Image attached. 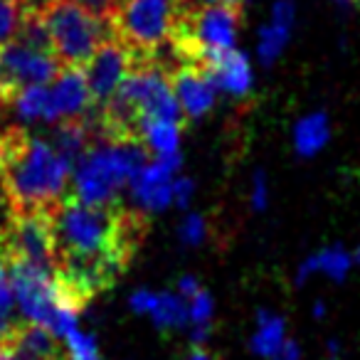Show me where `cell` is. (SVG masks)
Returning <instances> with one entry per match:
<instances>
[{"instance_id":"6da1fadb","label":"cell","mask_w":360,"mask_h":360,"mask_svg":"<svg viewBox=\"0 0 360 360\" xmlns=\"http://www.w3.org/2000/svg\"><path fill=\"white\" fill-rule=\"evenodd\" d=\"M0 153L6 158L11 212H50L67 198L72 165L62 158L52 141L8 131L0 136Z\"/></svg>"},{"instance_id":"7a4b0ae2","label":"cell","mask_w":360,"mask_h":360,"mask_svg":"<svg viewBox=\"0 0 360 360\" xmlns=\"http://www.w3.org/2000/svg\"><path fill=\"white\" fill-rule=\"evenodd\" d=\"M146 160L148 150L136 136L111 134L109 139H94L72 168V198L84 205L116 207Z\"/></svg>"},{"instance_id":"3957f363","label":"cell","mask_w":360,"mask_h":360,"mask_svg":"<svg viewBox=\"0 0 360 360\" xmlns=\"http://www.w3.org/2000/svg\"><path fill=\"white\" fill-rule=\"evenodd\" d=\"M11 284L18 316L25 323L42 326L57 340L79 328V296L72 294L60 271L11 257Z\"/></svg>"},{"instance_id":"277c9868","label":"cell","mask_w":360,"mask_h":360,"mask_svg":"<svg viewBox=\"0 0 360 360\" xmlns=\"http://www.w3.org/2000/svg\"><path fill=\"white\" fill-rule=\"evenodd\" d=\"M52 52L62 67H84L96 50L111 37L106 18L72 6L65 0H50L42 8Z\"/></svg>"},{"instance_id":"5b68a950","label":"cell","mask_w":360,"mask_h":360,"mask_svg":"<svg viewBox=\"0 0 360 360\" xmlns=\"http://www.w3.org/2000/svg\"><path fill=\"white\" fill-rule=\"evenodd\" d=\"M183 15V0H124L114 15V32L131 50L148 52L178 32Z\"/></svg>"},{"instance_id":"8992f818","label":"cell","mask_w":360,"mask_h":360,"mask_svg":"<svg viewBox=\"0 0 360 360\" xmlns=\"http://www.w3.org/2000/svg\"><path fill=\"white\" fill-rule=\"evenodd\" d=\"M240 20V3L237 6L215 3V6H200L191 18L183 15L178 30H191L193 50H195L198 60L205 62L215 55L235 50Z\"/></svg>"},{"instance_id":"52a82bcc","label":"cell","mask_w":360,"mask_h":360,"mask_svg":"<svg viewBox=\"0 0 360 360\" xmlns=\"http://www.w3.org/2000/svg\"><path fill=\"white\" fill-rule=\"evenodd\" d=\"M8 257L57 269V247L50 212H11V225L0 232Z\"/></svg>"},{"instance_id":"ba28073f","label":"cell","mask_w":360,"mask_h":360,"mask_svg":"<svg viewBox=\"0 0 360 360\" xmlns=\"http://www.w3.org/2000/svg\"><path fill=\"white\" fill-rule=\"evenodd\" d=\"M62 65L55 52L37 50L25 42L11 40L0 47V72L6 84V101L15 89L27 84H50L60 75Z\"/></svg>"},{"instance_id":"9c48e42d","label":"cell","mask_w":360,"mask_h":360,"mask_svg":"<svg viewBox=\"0 0 360 360\" xmlns=\"http://www.w3.org/2000/svg\"><path fill=\"white\" fill-rule=\"evenodd\" d=\"M183 165V155H153L134 175L129 195L141 212H163L173 205V180Z\"/></svg>"},{"instance_id":"30bf717a","label":"cell","mask_w":360,"mask_h":360,"mask_svg":"<svg viewBox=\"0 0 360 360\" xmlns=\"http://www.w3.org/2000/svg\"><path fill=\"white\" fill-rule=\"evenodd\" d=\"M131 70H134V65H131V47L126 42H121L116 35L109 37L84 65V75L86 82H89L91 96H94V104L104 109L114 99V94L124 84V79L129 77Z\"/></svg>"},{"instance_id":"8fae6325","label":"cell","mask_w":360,"mask_h":360,"mask_svg":"<svg viewBox=\"0 0 360 360\" xmlns=\"http://www.w3.org/2000/svg\"><path fill=\"white\" fill-rule=\"evenodd\" d=\"M91 106L96 104L84 67H62L60 75L50 82V121L47 124L86 119Z\"/></svg>"},{"instance_id":"7c38bea8","label":"cell","mask_w":360,"mask_h":360,"mask_svg":"<svg viewBox=\"0 0 360 360\" xmlns=\"http://www.w3.org/2000/svg\"><path fill=\"white\" fill-rule=\"evenodd\" d=\"M170 82H173V91H175V99H178L180 111H183V119H191V121L202 119L207 111H212L217 94H220L200 65L180 67L170 77Z\"/></svg>"},{"instance_id":"4fadbf2b","label":"cell","mask_w":360,"mask_h":360,"mask_svg":"<svg viewBox=\"0 0 360 360\" xmlns=\"http://www.w3.org/2000/svg\"><path fill=\"white\" fill-rule=\"evenodd\" d=\"M200 67L207 72V77L217 86V91H225L230 96H247L252 91V84H255L252 62L237 47L200 62Z\"/></svg>"},{"instance_id":"5bb4252c","label":"cell","mask_w":360,"mask_h":360,"mask_svg":"<svg viewBox=\"0 0 360 360\" xmlns=\"http://www.w3.org/2000/svg\"><path fill=\"white\" fill-rule=\"evenodd\" d=\"M353 255L350 250H345L343 245H328V247H321L316 250L314 255H309L299 266H296V274H294V284L296 286H304L311 276L321 274L326 279L335 281H345V276L350 274L353 269Z\"/></svg>"},{"instance_id":"9a60e30c","label":"cell","mask_w":360,"mask_h":360,"mask_svg":"<svg viewBox=\"0 0 360 360\" xmlns=\"http://www.w3.org/2000/svg\"><path fill=\"white\" fill-rule=\"evenodd\" d=\"M289 340V326L281 314L271 309H259L255 316V328L250 335V350L262 360H269Z\"/></svg>"},{"instance_id":"2e32d148","label":"cell","mask_w":360,"mask_h":360,"mask_svg":"<svg viewBox=\"0 0 360 360\" xmlns=\"http://www.w3.org/2000/svg\"><path fill=\"white\" fill-rule=\"evenodd\" d=\"M8 345L18 355V360H57L60 355V340L47 328L32 323L18 328Z\"/></svg>"},{"instance_id":"e0dca14e","label":"cell","mask_w":360,"mask_h":360,"mask_svg":"<svg viewBox=\"0 0 360 360\" xmlns=\"http://www.w3.org/2000/svg\"><path fill=\"white\" fill-rule=\"evenodd\" d=\"M183 124L170 119H146L136 126V139L146 146L150 155H168L180 150Z\"/></svg>"},{"instance_id":"ac0fdd59","label":"cell","mask_w":360,"mask_h":360,"mask_svg":"<svg viewBox=\"0 0 360 360\" xmlns=\"http://www.w3.org/2000/svg\"><path fill=\"white\" fill-rule=\"evenodd\" d=\"M328 139H330V121L328 114H323V111H314V114L301 116L294 126V134H291L294 150L301 158L316 155L328 143Z\"/></svg>"},{"instance_id":"d6986e66","label":"cell","mask_w":360,"mask_h":360,"mask_svg":"<svg viewBox=\"0 0 360 360\" xmlns=\"http://www.w3.org/2000/svg\"><path fill=\"white\" fill-rule=\"evenodd\" d=\"M188 301V338L193 348L205 345L215 326V299L207 289H198Z\"/></svg>"},{"instance_id":"ffe728a7","label":"cell","mask_w":360,"mask_h":360,"mask_svg":"<svg viewBox=\"0 0 360 360\" xmlns=\"http://www.w3.org/2000/svg\"><path fill=\"white\" fill-rule=\"evenodd\" d=\"M20 316H18L15 294H13L11 284V257L6 252V245L0 240V345H6L13 340Z\"/></svg>"},{"instance_id":"44dd1931","label":"cell","mask_w":360,"mask_h":360,"mask_svg":"<svg viewBox=\"0 0 360 360\" xmlns=\"http://www.w3.org/2000/svg\"><path fill=\"white\" fill-rule=\"evenodd\" d=\"M148 321L158 330H188V301L178 291H158L155 304L148 314Z\"/></svg>"},{"instance_id":"7402d4cb","label":"cell","mask_w":360,"mask_h":360,"mask_svg":"<svg viewBox=\"0 0 360 360\" xmlns=\"http://www.w3.org/2000/svg\"><path fill=\"white\" fill-rule=\"evenodd\" d=\"M94 143L91 139V129L84 119H75V121H62L57 126L55 136H52V146L60 150V155L67 163L75 168V163L86 153V148Z\"/></svg>"},{"instance_id":"603a6c76","label":"cell","mask_w":360,"mask_h":360,"mask_svg":"<svg viewBox=\"0 0 360 360\" xmlns=\"http://www.w3.org/2000/svg\"><path fill=\"white\" fill-rule=\"evenodd\" d=\"M8 101L13 104L18 119L35 124V121H50V84H27L15 89Z\"/></svg>"},{"instance_id":"cb8c5ba5","label":"cell","mask_w":360,"mask_h":360,"mask_svg":"<svg viewBox=\"0 0 360 360\" xmlns=\"http://www.w3.org/2000/svg\"><path fill=\"white\" fill-rule=\"evenodd\" d=\"M291 30H294V27L281 25V22H274V20L262 27L259 42H257V55H259L262 65H274V62L279 60V55L284 52L286 42H289V37H291Z\"/></svg>"},{"instance_id":"d4e9b609","label":"cell","mask_w":360,"mask_h":360,"mask_svg":"<svg viewBox=\"0 0 360 360\" xmlns=\"http://www.w3.org/2000/svg\"><path fill=\"white\" fill-rule=\"evenodd\" d=\"M60 343L67 360H101L99 340L91 330H84L82 326L72 330L67 338H62Z\"/></svg>"},{"instance_id":"484cf974","label":"cell","mask_w":360,"mask_h":360,"mask_svg":"<svg viewBox=\"0 0 360 360\" xmlns=\"http://www.w3.org/2000/svg\"><path fill=\"white\" fill-rule=\"evenodd\" d=\"M22 15H25V8L20 0H0V47L15 40Z\"/></svg>"},{"instance_id":"4316f807","label":"cell","mask_w":360,"mask_h":360,"mask_svg":"<svg viewBox=\"0 0 360 360\" xmlns=\"http://www.w3.org/2000/svg\"><path fill=\"white\" fill-rule=\"evenodd\" d=\"M178 237L183 245L188 247H200L207 240V222L198 212H188L178 225Z\"/></svg>"},{"instance_id":"83f0119b","label":"cell","mask_w":360,"mask_h":360,"mask_svg":"<svg viewBox=\"0 0 360 360\" xmlns=\"http://www.w3.org/2000/svg\"><path fill=\"white\" fill-rule=\"evenodd\" d=\"M65 3L79 6V8H84V11L94 13V15L106 18V20H114V15L119 13L124 0H65Z\"/></svg>"},{"instance_id":"f1b7e54d","label":"cell","mask_w":360,"mask_h":360,"mask_svg":"<svg viewBox=\"0 0 360 360\" xmlns=\"http://www.w3.org/2000/svg\"><path fill=\"white\" fill-rule=\"evenodd\" d=\"M155 296H158V291L155 289H146V286H141V289H134L129 296V309L134 311L136 316H143V319H148L150 309H153L155 304Z\"/></svg>"},{"instance_id":"f546056e","label":"cell","mask_w":360,"mask_h":360,"mask_svg":"<svg viewBox=\"0 0 360 360\" xmlns=\"http://www.w3.org/2000/svg\"><path fill=\"white\" fill-rule=\"evenodd\" d=\"M250 202L257 212L266 210L269 205V183H266V175L262 170H257L255 178H252V186H250Z\"/></svg>"},{"instance_id":"4dcf8cb0","label":"cell","mask_w":360,"mask_h":360,"mask_svg":"<svg viewBox=\"0 0 360 360\" xmlns=\"http://www.w3.org/2000/svg\"><path fill=\"white\" fill-rule=\"evenodd\" d=\"M193 195H195V180L193 178H183V175H175L173 180V205L186 210L191 205Z\"/></svg>"},{"instance_id":"1f68e13d","label":"cell","mask_w":360,"mask_h":360,"mask_svg":"<svg viewBox=\"0 0 360 360\" xmlns=\"http://www.w3.org/2000/svg\"><path fill=\"white\" fill-rule=\"evenodd\" d=\"M271 20L281 22V25L294 27L296 22V3L294 0H276L271 6Z\"/></svg>"},{"instance_id":"d6a6232c","label":"cell","mask_w":360,"mask_h":360,"mask_svg":"<svg viewBox=\"0 0 360 360\" xmlns=\"http://www.w3.org/2000/svg\"><path fill=\"white\" fill-rule=\"evenodd\" d=\"M198 289H202V284L198 281V276H193V274H183L178 279V284H175V291H178L183 299H191Z\"/></svg>"},{"instance_id":"836d02e7","label":"cell","mask_w":360,"mask_h":360,"mask_svg":"<svg viewBox=\"0 0 360 360\" xmlns=\"http://www.w3.org/2000/svg\"><path fill=\"white\" fill-rule=\"evenodd\" d=\"M301 358H304V355H301V345L296 343L294 338H289L269 360H301Z\"/></svg>"},{"instance_id":"e575fe53","label":"cell","mask_w":360,"mask_h":360,"mask_svg":"<svg viewBox=\"0 0 360 360\" xmlns=\"http://www.w3.org/2000/svg\"><path fill=\"white\" fill-rule=\"evenodd\" d=\"M0 205H8V186H6V158L0 153Z\"/></svg>"},{"instance_id":"d590c367","label":"cell","mask_w":360,"mask_h":360,"mask_svg":"<svg viewBox=\"0 0 360 360\" xmlns=\"http://www.w3.org/2000/svg\"><path fill=\"white\" fill-rule=\"evenodd\" d=\"M186 360H217V355H212L205 345H198V348H193L191 353H188Z\"/></svg>"},{"instance_id":"8d00e7d4","label":"cell","mask_w":360,"mask_h":360,"mask_svg":"<svg viewBox=\"0 0 360 360\" xmlns=\"http://www.w3.org/2000/svg\"><path fill=\"white\" fill-rule=\"evenodd\" d=\"M311 314H314V319H316V321L326 319V314H328V306H326L323 301H316L314 309H311Z\"/></svg>"},{"instance_id":"74e56055","label":"cell","mask_w":360,"mask_h":360,"mask_svg":"<svg viewBox=\"0 0 360 360\" xmlns=\"http://www.w3.org/2000/svg\"><path fill=\"white\" fill-rule=\"evenodd\" d=\"M326 350H328V358H326V360H338V355H340V345H338V340H328V345H326Z\"/></svg>"},{"instance_id":"f35d334b","label":"cell","mask_w":360,"mask_h":360,"mask_svg":"<svg viewBox=\"0 0 360 360\" xmlns=\"http://www.w3.org/2000/svg\"><path fill=\"white\" fill-rule=\"evenodd\" d=\"M0 360H18V355L13 353V348L11 345H0Z\"/></svg>"},{"instance_id":"ab89813d","label":"cell","mask_w":360,"mask_h":360,"mask_svg":"<svg viewBox=\"0 0 360 360\" xmlns=\"http://www.w3.org/2000/svg\"><path fill=\"white\" fill-rule=\"evenodd\" d=\"M200 6H215V3H227V6H237L240 0H198Z\"/></svg>"},{"instance_id":"60d3db41","label":"cell","mask_w":360,"mask_h":360,"mask_svg":"<svg viewBox=\"0 0 360 360\" xmlns=\"http://www.w3.org/2000/svg\"><path fill=\"white\" fill-rule=\"evenodd\" d=\"M350 255H353V264H355V266H360V242L353 247V250H350Z\"/></svg>"},{"instance_id":"b9f144b4","label":"cell","mask_w":360,"mask_h":360,"mask_svg":"<svg viewBox=\"0 0 360 360\" xmlns=\"http://www.w3.org/2000/svg\"><path fill=\"white\" fill-rule=\"evenodd\" d=\"M353 3H355V0H335V6L343 8V11H348V8H353Z\"/></svg>"},{"instance_id":"7bdbcfd3","label":"cell","mask_w":360,"mask_h":360,"mask_svg":"<svg viewBox=\"0 0 360 360\" xmlns=\"http://www.w3.org/2000/svg\"><path fill=\"white\" fill-rule=\"evenodd\" d=\"M0 101H6V84H3V72H0Z\"/></svg>"}]
</instances>
